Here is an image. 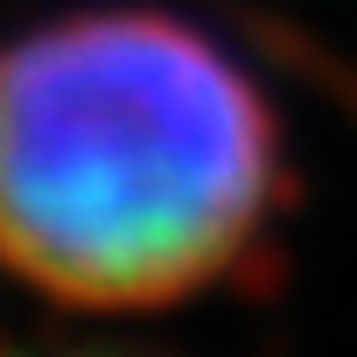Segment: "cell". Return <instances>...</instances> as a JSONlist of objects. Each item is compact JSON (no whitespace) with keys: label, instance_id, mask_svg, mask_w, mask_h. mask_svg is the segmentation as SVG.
I'll return each instance as SVG.
<instances>
[{"label":"cell","instance_id":"1","mask_svg":"<svg viewBox=\"0 0 357 357\" xmlns=\"http://www.w3.org/2000/svg\"><path fill=\"white\" fill-rule=\"evenodd\" d=\"M287 204L252 70L168 8H77L0 43V266L77 315L238 280Z\"/></svg>","mask_w":357,"mask_h":357},{"label":"cell","instance_id":"2","mask_svg":"<svg viewBox=\"0 0 357 357\" xmlns=\"http://www.w3.org/2000/svg\"><path fill=\"white\" fill-rule=\"evenodd\" d=\"M0 357H22V350H0Z\"/></svg>","mask_w":357,"mask_h":357}]
</instances>
